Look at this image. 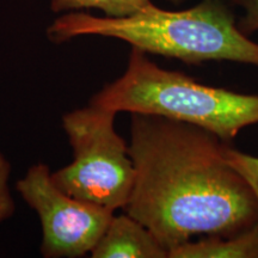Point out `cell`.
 I'll list each match as a JSON object with an SVG mask.
<instances>
[{
	"label": "cell",
	"instance_id": "11",
	"mask_svg": "<svg viewBox=\"0 0 258 258\" xmlns=\"http://www.w3.org/2000/svg\"><path fill=\"white\" fill-rule=\"evenodd\" d=\"M243 11L238 27L245 35L258 31V0H233Z\"/></svg>",
	"mask_w": 258,
	"mask_h": 258
},
{
	"label": "cell",
	"instance_id": "3",
	"mask_svg": "<svg viewBox=\"0 0 258 258\" xmlns=\"http://www.w3.org/2000/svg\"><path fill=\"white\" fill-rule=\"evenodd\" d=\"M90 104L129 114L156 115L194 124L230 143L258 123V96L206 85L179 71L161 69L132 48L120 78L95 93Z\"/></svg>",
	"mask_w": 258,
	"mask_h": 258
},
{
	"label": "cell",
	"instance_id": "8",
	"mask_svg": "<svg viewBox=\"0 0 258 258\" xmlns=\"http://www.w3.org/2000/svg\"><path fill=\"white\" fill-rule=\"evenodd\" d=\"M153 4L152 0H51L53 12L73 11L82 9H97L106 17H125Z\"/></svg>",
	"mask_w": 258,
	"mask_h": 258
},
{
	"label": "cell",
	"instance_id": "1",
	"mask_svg": "<svg viewBox=\"0 0 258 258\" xmlns=\"http://www.w3.org/2000/svg\"><path fill=\"white\" fill-rule=\"evenodd\" d=\"M134 182L123 211L170 252L199 237H231L258 225V201L226 160L228 143L194 124L131 114Z\"/></svg>",
	"mask_w": 258,
	"mask_h": 258
},
{
	"label": "cell",
	"instance_id": "6",
	"mask_svg": "<svg viewBox=\"0 0 258 258\" xmlns=\"http://www.w3.org/2000/svg\"><path fill=\"white\" fill-rule=\"evenodd\" d=\"M90 256L92 258H169L146 226L127 214L111 218Z\"/></svg>",
	"mask_w": 258,
	"mask_h": 258
},
{
	"label": "cell",
	"instance_id": "7",
	"mask_svg": "<svg viewBox=\"0 0 258 258\" xmlns=\"http://www.w3.org/2000/svg\"><path fill=\"white\" fill-rule=\"evenodd\" d=\"M169 258H258V225L231 237H203L169 252Z\"/></svg>",
	"mask_w": 258,
	"mask_h": 258
},
{
	"label": "cell",
	"instance_id": "5",
	"mask_svg": "<svg viewBox=\"0 0 258 258\" xmlns=\"http://www.w3.org/2000/svg\"><path fill=\"white\" fill-rule=\"evenodd\" d=\"M23 201L38 215L44 258H80L91 253L115 211L76 199L51 179L44 163L31 165L16 183Z\"/></svg>",
	"mask_w": 258,
	"mask_h": 258
},
{
	"label": "cell",
	"instance_id": "2",
	"mask_svg": "<svg viewBox=\"0 0 258 258\" xmlns=\"http://www.w3.org/2000/svg\"><path fill=\"white\" fill-rule=\"evenodd\" d=\"M47 36L54 43L79 36L111 37L146 54L188 64L231 61L258 67V43L240 30L233 11L222 0H202L179 11L151 4L125 17L72 12L56 18Z\"/></svg>",
	"mask_w": 258,
	"mask_h": 258
},
{
	"label": "cell",
	"instance_id": "9",
	"mask_svg": "<svg viewBox=\"0 0 258 258\" xmlns=\"http://www.w3.org/2000/svg\"><path fill=\"white\" fill-rule=\"evenodd\" d=\"M225 158L247 180L258 201V157L240 152L226 145Z\"/></svg>",
	"mask_w": 258,
	"mask_h": 258
},
{
	"label": "cell",
	"instance_id": "12",
	"mask_svg": "<svg viewBox=\"0 0 258 258\" xmlns=\"http://www.w3.org/2000/svg\"><path fill=\"white\" fill-rule=\"evenodd\" d=\"M165 2L172 3V4H175V5H178V4H182V3L189 2V0H165Z\"/></svg>",
	"mask_w": 258,
	"mask_h": 258
},
{
	"label": "cell",
	"instance_id": "10",
	"mask_svg": "<svg viewBox=\"0 0 258 258\" xmlns=\"http://www.w3.org/2000/svg\"><path fill=\"white\" fill-rule=\"evenodd\" d=\"M11 173V161L4 153L0 152V224L11 218L16 211L15 199L10 186Z\"/></svg>",
	"mask_w": 258,
	"mask_h": 258
},
{
	"label": "cell",
	"instance_id": "4",
	"mask_svg": "<svg viewBox=\"0 0 258 258\" xmlns=\"http://www.w3.org/2000/svg\"><path fill=\"white\" fill-rule=\"evenodd\" d=\"M116 112L90 104L62 116L73 160L51 179L73 198L112 211L124 209L134 182L128 145L116 132Z\"/></svg>",
	"mask_w": 258,
	"mask_h": 258
}]
</instances>
